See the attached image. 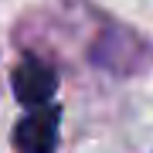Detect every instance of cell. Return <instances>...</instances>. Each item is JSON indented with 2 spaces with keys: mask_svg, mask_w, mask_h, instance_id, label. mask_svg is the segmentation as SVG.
Masks as SVG:
<instances>
[{
  "mask_svg": "<svg viewBox=\"0 0 153 153\" xmlns=\"http://www.w3.org/2000/svg\"><path fill=\"white\" fill-rule=\"evenodd\" d=\"M58 123H61V109L55 102L31 109L14 129V150L17 153H55L58 150Z\"/></svg>",
  "mask_w": 153,
  "mask_h": 153,
  "instance_id": "cell-1",
  "label": "cell"
},
{
  "mask_svg": "<svg viewBox=\"0 0 153 153\" xmlns=\"http://www.w3.org/2000/svg\"><path fill=\"white\" fill-rule=\"evenodd\" d=\"M14 95L21 105H27V109H38V105H48L51 99H55V88H58V75L51 71V65H44L41 58L34 55H24L17 61L14 68Z\"/></svg>",
  "mask_w": 153,
  "mask_h": 153,
  "instance_id": "cell-2",
  "label": "cell"
}]
</instances>
